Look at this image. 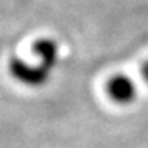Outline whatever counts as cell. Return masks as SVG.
<instances>
[{
  "mask_svg": "<svg viewBox=\"0 0 148 148\" xmlns=\"http://www.w3.org/2000/svg\"><path fill=\"white\" fill-rule=\"evenodd\" d=\"M10 74L17 80L19 84L30 88H40L51 79V71L46 69L43 65L33 66L27 63L25 60H21L17 57H13L8 63Z\"/></svg>",
  "mask_w": 148,
  "mask_h": 148,
  "instance_id": "cell-1",
  "label": "cell"
},
{
  "mask_svg": "<svg viewBox=\"0 0 148 148\" xmlns=\"http://www.w3.org/2000/svg\"><path fill=\"white\" fill-rule=\"evenodd\" d=\"M142 77H143V79H145L147 82H148V62L142 66Z\"/></svg>",
  "mask_w": 148,
  "mask_h": 148,
  "instance_id": "cell-4",
  "label": "cell"
},
{
  "mask_svg": "<svg viewBox=\"0 0 148 148\" xmlns=\"http://www.w3.org/2000/svg\"><path fill=\"white\" fill-rule=\"evenodd\" d=\"M106 90H107V95L114 103L121 106L134 103L137 96V87L134 80L125 74H117V76L110 77Z\"/></svg>",
  "mask_w": 148,
  "mask_h": 148,
  "instance_id": "cell-2",
  "label": "cell"
},
{
  "mask_svg": "<svg viewBox=\"0 0 148 148\" xmlns=\"http://www.w3.org/2000/svg\"><path fill=\"white\" fill-rule=\"evenodd\" d=\"M33 52L40 58V65L52 73L60 60V46L52 38H41L33 44Z\"/></svg>",
  "mask_w": 148,
  "mask_h": 148,
  "instance_id": "cell-3",
  "label": "cell"
}]
</instances>
